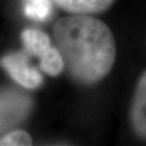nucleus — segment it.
<instances>
[{"label":"nucleus","mask_w":146,"mask_h":146,"mask_svg":"<svg viewBox=\"0 0 146 146\" xmlns=\"http://www.w3.org/2000/svg\"><path fill=\"white\" fill-rule=\"evenodd\" d=\"M0 66L7 72L13 82L22 88L34 90L43 84V76L40 71L32 67L26 52H11L0 58Z\"/></svg>","instance_id":"nucleus-3"},{"label":"nucleus","mask_w":146,"mask_h":146,"mask_svg":"<svg viewBox=\"0 0 146 146\" xmlns=\"http://www.w3.org/2000/svg\"><path fill=\"white\" fill-rule=\"evenodd\" d=\"M50 0H25V13L32 20L44 21L50 16Z\"/></svg>","instance_id":"nucleus-8"},{"label":"nucleus","mask_w":146,"mask_h":146,"mask_svg":"<svg viewBox=\"0 0 146 146\" xmlns=\"http://www.w3.org/2000/svg\"><path fill=\"white\" fill-rule=\"evenodd\" d=\"M21 40L23 43L26 52L40 57L49 48L52 46L49 35L44 32L34 28H27L21 33Z\"/></svg>","instance_id":"nucleus-6"},{"label":"nucleus","mask_w":146,"mask_h":146,"mask_svg":"<svg viewBox=\"0 0 146 146\" xmlns=\"http://www.w3.org/2000/svg\"><path fill=\"white\" fill-rule=\"evenodd\" d=\"M129 122L133 133L141 140H146V70L141 73L131 99Z\"/></svg>","instance_id":"nucleus-4"},{"label":"nucleus","mask_w":146,"mask_h":146,"mask_svg":"<svg viewBox=\"0 0 146 146\" xmlns=\"http://www.w3.org/2000/svg\"><path fill=\"white\" fill-rule=\"evenodd\" d=\"M33 110L29 94L15 88H0V138L28 118Z\"/></svg>","instance_id":"nucleus-2"},{"label":"nucleus","mask_w":146,"mask_h":146,"mask_svg":"<svg viewBox=\"0 0 146 146\" xmlns=\"http://www.w3.org/2000/svg\"><path fill=\"white\" fill-rule=\"evenodd\" d=\"M39 68L43 73L51 77H56L61 74L62 71L65 70V63L63 58L58 50L52 45L49 48L42 56L39 57Z\"/></svg>","instance_id":"nucleus-7"},{"label":"nucleus","mask_w":146,"mask_h":146,"mask_svg":"<svg viewBox=\"0 0 146 146\" xmlns=\"http://www.w3.org/2000/svg\"><path fill=\"white\" fill-rule=\"evenodd\" d=\"M62 10L76 15H96L108 10L116 0H54Z\"/></svg>","instance_id":"nucleus-5"},{"label":"nucleus","mask_w":146,"mask_h":146,"mask_svg":"<svg viewBox=\"0 0 146 146\" xmlns=\"http://www.w3.org/2000/svg\"><path fill=\"white\" fill-rule=\"evenodd\" d=\"M32 144V136L21 129H13L0 138V146H27Z\"/></svg>","instance_id":"nucleus-9"},{"label":"nucleus","mask_w":146,"mask_h":146,"mask_svg":"<svg viewBox=\"0 0 146 146\" xmlns=\"http://www.w3.org/2000/svg\"><path fill=\"white\" fill-rule=\"evenodd\" d=\"M52 33L65 70L76 83L95 85L111 72L116 42L105 22L91 15L71 13L55 22Z\"/></svg>","instance_id":"nucleus-1"}]
</instances>
